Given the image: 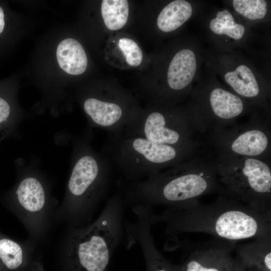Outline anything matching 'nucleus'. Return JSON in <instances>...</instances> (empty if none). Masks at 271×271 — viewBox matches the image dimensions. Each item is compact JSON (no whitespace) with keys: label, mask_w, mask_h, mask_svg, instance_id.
<instances>
[{"label":"nucleus","mask_w":271,"mask_h":271,"mask_svg":"<svg viewBox=\"0 0 271 271\" xmlns=\"http://www.w3.org/2000/svg\"><path fill=\"white\" fill-rule=\"evenodd\" d=\"M214 193H222L215 164L211 157L200 154L148 178L128 182L122 197L126 207L141 204L175 208Z\"/></svg>","instance_id":"obj_2"},{"label":"nucleus","mask_w":271,"mask_h":271,"mask_svg":"<svg viewBox=\"0 0 271 271\" xmlns=\"http://www.w3.org/2000/svg\"><path fill=\"white\" fill-rule=\"evenodd\" d=\"M196 70L195 53L189 49L178 51L172 59L167 72V84L171 91L184 92L193 81Z\"/></svg>","instance_id":"obj_15"},{"label":"nucleus","mask_w":271,"mask_h":271,"mask_svg":"<svg viewBox=\"0 0 271 271\" xmlns=\"http://www.w3.org/2000/svg\"><path fill=\"white\" fill-rule=\"evenodd\" d=\"M225 196L271 215V160L215 154L212 158Z\"/></svg>","instance_id":"obj_6"},{"label":"nucleus","mask_w":271,"mask_h":271,"mask_svg":"<svg viewBox=\"0 0 271 271\" xmlns=\"http://www.w3.org/2000/svg\"><path fill=\"white\" fill-rule=\"evenodd\" d=\"M17 123L11 117L9 103L0 97V142L12 130Z\"/></svg>","instance_id":"obj_23"},{"label":"nucleus","mask_w":271,"mask_h":271,"mask_svg":"<svg viewBox=\"0 0 271 271\" xmlns=\"http://www.w3.org/2000/svg\"><path fill=\"white\" fill-rule=\"evenodd\" d=\"M119 134L145 138L158 144L199 153L205 146L188 110L165 108L139 113Z\"/></svg>","instance_id":"obj_7"},{"label":"nucleus","mask_w":271,"mask_h":271,"mask_svg":"<svg viewBox=\"0 0 271 271\" xmlns=\"http://www.w3.org/2000/svg\"><path fill=\"white\" fill-rule=\"evenodd\" d=\"M232 5L236 12L251 20L262 19L267 13L264 0H233Z\"/></svg>","instance_id":"obj_21"},{"label":"nucleus","mask_w":271,"mask_h":271,"mask_svg":"<svg viewBox=\"0 0 271 271\" xmlns=\"http://www.w3.org/2000/svg\"><path fill=\"white\" fill-rule=\"evenodd\" d=\"M5 21H4V12L1 7H0V33H1L4 28Z\"/></svg>","instance_id":"obj_24"},{"label":"nucleus","mask_w":271,"mask_h":271,"mask_svg":"<svg viewBox=\"0 0 271 271\" xmlns=\"http://www.w3.org/2000/svg\"><path fill=\"white\" fill-rule=\"evenodd\" d=\"M136 217L133 222H125V235L127 247L138 243L142 250L146 263V271H173V263L166 259L156 247L151 233L150 221L153 208L136 204L130 206Z\"/></svg>","instance_id":"obj_12"},{"label":"nucleus","mask_w":271,"mask_h":271,"mask_svg":"<svg viewBox=\"0 0 271 271\" xmlns=\"http://www.w3.org/2000/svg\"><path fill=\"white\" fill-rule=\"evenodd\" d=\"M234 250L241 271H271V237L235 245Z\"/></svg>","instance_id":"obj_14"},{"label":"nucleus","mask_w":271,"mask_h":271,"mask_svg":"<svg viewBox=\"0 0 271 271\" xmlns=\"http://www.w3.org/2000/svg\"><path fill=\"white\" fill-rule=\"evenodd\" d=\"M209 27L214 34L225 35L234 40L240 39L245 33L244 26L236 23L226 9L217 12L216 17L210 21Z\"/></svg>","instance_id":"obj_20"},{"label":"nucleus","mask_w":271,"mask_h":271,"mask_svg":"<svg viewBox=\"0 0 271 271\" xmlns=\"http://www.w3.org/2000/svg\"><path fill=\"white\" fill-rule=\"evenodd\" d=\"M90 139L82 138L75 143L65 194L55 214L57 222L78 227L90 223L110 190L113 169L104 154L93 149Z\"/></svg>","instance_id":"obj_3"},{"label":"nucleus","mask_w":271,"mask_h":271,"mask_svg":"<svg viewBox=\"0 0 271 271\" xmlns=\"http://www.w3.org/2000/svg\"><path fill=\"white\" fill-rule=\"evenodd\" d=\"M226 83L243 99L260 100L263 96L251 70L246 65H238L233 71L224 75Z\"/></svg>","instance_id":"obj_17"},{"label":"nucleus","mask_w":271,"mask_h":271,"mask_svg":"<svg viewBox=\"0 0 271 271\" xmlns=\"http://www.w3.org/2000/svg\"><path fill=\"white\" fill-rule=\"evenodd\" d=\"M30 240L19 242L7 238L0 239V259L13 271H44L40 256Z\"/></svg>","instance_id":"obj_13"},{"label":"nucleus","mask_w":271,"mask_h":271,"mask_svg":"<svg viewBox=\"0 0 271 271\" xmlns=\"http://www.w3.org/2000/svg\"><path fill=\"white\" fill-rule=\"evenodd\" d=\"M205 139L215 154L271 160L269 116L254 114L246 122L213 130Z\"/></svg>","instance_id":"obj_8"},{"label":"nucleus","mask_w":271,"mask_h":271,"mask_svg":"<svg viewBox=\"0 0 271 271\" xmlns=\"http://www.w3.org/2000/svg\"><path fill=\"white\" fill-rule=\"evenodd\" d=\"M192 12V5L188 1H174L160 12L157 21L158 27L164 32L176 30L190 18Z\"/></svg>","instance_id":"obj_18"},{"label":"nucleus","mask_w":271,"mask_h":271,"mask_svg":"<svg viewBox=\"0 0 271 271\" xmlns=\"http://www.w3.org/2000/svg\"><path fill=\"white\" fill-rule=\"evenodd\" d=\"M56 57L60 68L69 74L80 75L86 69V54L81 44L74 39L62 41L57 47Z\"/></svg>","instance_id":"obj_16"},{"label":"nucleus","mask_w":271,"mask_h":271,"mask_svg":"<svg viewBox=\"0 0 271 271\" xmlns=\"http://www.w3.org/2000/svg\"><path fill=\"white\" fill-rule=\"evenodd\" d=\"M16 212L31 240H42L49 231L57 208L49 188L39 175H22L14 191Z\"/></svg>","instance_id":"obj_9"},{"label":"nucleus","mask_w":271,"mask_h":271,"mask_svg":"<svg viewBox=\"0 0 271 271\" xmlns=\"http://www.w3.org/2000/svg\"><path fill=\"white\" fill-rule=\"evenodd\" d=\"M150 221L152 225L164 223L165 232L170 236L202 232L235 242L251 238L271 237V215L220 195L209 204L198 201L182 207L166 208L160 214L153 212Z\"/></svg>","instance_id":"obj_1"},{"label":"nucleus","mask_w":271,"mask_h":271,"mask_svg":"<svg viewBox=\"0 0 271 271\" xmlns=\"http://www.w3.org/2000/svg\"><path fill=\"white\" fill-rule=\"evenodd\" d=\"M112 167L125 181L149 178L201 154L193 151L162 145L145 138L110 134L103 148Z\"/></svg>","instance_id":"obj_5"},{"label":"nucleus","mask_w":271,"mask_h":271,"mask_svg":"<svg viewBox=\"0 0 271 271\" xmlns=\"http://www.w3.org/2000/svg\"><path fill=\"white\" fill-rule=\"evenodd\" d=\"M195 102L188 110L200 135L236 123L247 111V104L237 95L216 86L195 94Z\"/></svg>","instance_id":"obj_10"},{"label":"nucleus","mask_w":271,"mask_h":271,"mask_svg":"<svg viewBox=\"0 0 271 271\" xmlns=\"http://www.w3.org/2000/svg\"><path fill=\"white\" fill-rule=\"evenodd\" d=\"M118 45L129 65L138 66L141 64L143 60V53L137 43L132 39L122 38L119 39Z\"/></svg>","instance_id":"obj_22"},{"label":"nucleus","mask_w":271,"mask_h":271,"mask_svg":"<svg viewBox=\"0 0 271 271\" xmlns=\"http://www.w3.org/2000/svg\"><path fill=\"white\" fill-rule=\"evenodd\" d=\"M236 242L219 239L191 245L173 271H241L233 256Z\"/></svg>","instance_id":"obj_11"},{"label":"nucleus","mask_w":271,"mask_h":271,"mask_svg":"<svg viewBox=\"0 0 271 271\" xmlns=\"http://www.w3.org/2000/svg\"><path fill=\"white\" fill-rule=\"evenodd\" d=\"M126 206L117 192L96 219L84 226H69L62 251L60 271H107L125 235Z\"/></svg>","instance_id":"obj_4"},{"label":"nucleus","mask_w":271,"mask_h":271,"mask_svg":"<svg viewBox=\"0 0 271 271\" xmlns=\"http://www.w3.org/2000/svg\"><path fill=\"white\" fill-rule=\"evenodd\" d=\"M101 12L106 28L112 31L118 30L127 22L129 13L128 2L126 0H103Z\"/></svg>","instance_id":"obj_19"}]
</instances>
